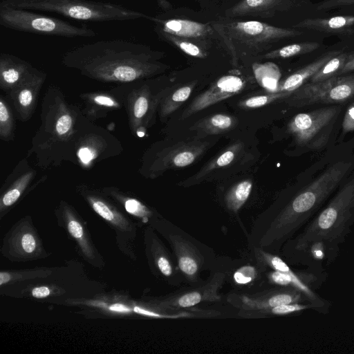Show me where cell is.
I'll list each match as a JSON object with an SVG mask.
<instances>
[{
    "mask_svg": "<svg viewBox=\"0 0 354 354\" xmlns=\"http://www.w3.org/2000/svg\"><path fill=\"white\" fill-rule=\"evenodd\" d=\"M159 53L142 44L122 39L84 44L66 52L62 64L82 75L118 84L148 79L162 72Z\"/></svg>",
    "mask_w": 354,
    "mask_h": 354,
    "instance_id": "obj_1",
    "label": "cell"
},
{
    "mask_svg": "<svg viewBox=\"0 0 354 354\" xmlns=\"http://www.w3.org/2000/svg\"><path fill=\"white\" fill-rule=\"evenodd\" d=\"M40 120L28 156L33 154L41 169L59 167L64 161L74 164L76 143L92 122L81 107L70 103L59 87L51 85L42 99Z\"/></svg>",
    "mask_w": 354,
    "mask_h": 354,
    "instance_id": "obj_2",
    "label": "cell"
},
{
    "mask_svg": "<svg viewBox=\"0 0 354 354\" xmlns=\"http://www.w3.org/2000/svg\"><path fill=\"white\" fill-rule=\"evenodd\" d=\"M353 223L354 177L307 223L295 240V249L303 252L311 245H320L326 252L327 261L331 262Z\"/></svg>",
    "mask_w": 354,
    "mask_h": 354,
    "instance_id": "obj_3",
    "label": "cell"
},
{
    "mask_svg": "<svg viewBox=\"0 0 354 354\" xmlns=\"http://www.w3.org/2000/svg\"><path fill=\"white\" fill-rule=\"evenodd\" d=\"M351 163L337 162L297 192L281 209L272 227L273 240L283 241L314 217L351 170Z\"/></svg>",
    "mask_w": 354,
    "mask_h": 354,
    "instance_id": "obj_4",
    "label": "cell"
},
{
    "mask_svg": "<svg viewBox=\"0 0 354 354\" xmlns=\"http://www.w3.org/2000/svg\"><path fill=\"white\" fill-rule=\"evenodd\" d=\"M10 7L56 13L88 22L123 21L150 17L121 4L92 0H3Z\"/></svg>",
    "mask_w": 354,
    "mask_h": 354,
    "instance_id": "obj_5",
    "label": "cell"
},
{
    "mask_svg": "<svg viewBox=\"0 0 354 354\" xmlns=\"http://www.w3.org/2000/svg\"><path fill=\"white\" fill-rule=\"evenodd\" d=\"M215 32L230 50L236 64L243 55L258 54L273 43L295 37L301 32L273 26L258 21H234L212 23Z\"/></svg>",
    "mask_w": 354,
    "mask_h": 354,
    "instance_id": "obj_6",
    "label": "cell"
},
{
    "mask_svg": "<svg viewBox=\"0 0 354 354\" xmlns=\"http://www.w3.org/2000/svg\"><path fill=\"white\" fill-rule=\"evenodd\" d=\"M145 79L118 84L111 89L124 108L131 134L142 138L156 120L162 97L169 87L154 92Z\"/></svg>",
    "mask_w": 354,
    "mask_h": 354,
    "instance_id": "obj_7",
    "label": "cell"
},
{
    "mask_svg": "<svg viewBox=\"0 0 354 354\" xmlns=\"http://www.w3.org/2000/svg\"><path fill=\"white\" fill-rule=\"evenodd\" d=\"M0 25L31 34L66 38L93 37L95 32L86 25L77 26L61 19L15 8L0 3Z\"/></svg>",
    "mask_w": 354,
    "mask_h": 354,
    "instance_id": "obj_8",
    "label": "cell"
},
{
    "mask_svg": "<svg viewBox=\"0 0 354 354\" xmlns=\"http://www.w3.org/2000/svg\"><path fill=\"white\" fill-rule=\"evenodd\" d=\"M341 110L332 106L298 113L288 123L287 131L298 146L320 149L328 143Z\"/></svg>",
    "mask_w": 354,
    "mask_h": 354,
    "instance_id": "obj_9",
    "label": "cell"
},
{
    "mask_svg": "<svg viewBox=\"0 0 354 354\" xmlns=\"http://www.w3.org/2000/svg\"><path fill=\"white\" fill-rule=\"evenodd\" d=\"M209 147V141L203 138L178 142L161 149L150 158H143L140 173L153 179L167 170L186 167L197 161Z\"/></svg>",
    "mask_w": 354,
    "mask_h": 354,
    "instance_id": "obj_10",
    "label": "cell"
},
{
    "mask_svg": "<svg viewBox=\"0 0 354 354\" xmlns=\"http://www.w3.org/2000/svg\"><path fill=\"white\" fill-rule=\"evenodd\" d=\"M354 97V75L335 76L328 80L306 83L286 98L290 106L317 104H342Z\"/></svg>",
    "mask_w": 354,
    "mask_h": 354,
    "instance_id": "obj_11",
    "label": "cell"
},
{
    "mask_svg": "<svg viewBox=\"0 0 354 354\" xmlns=\"http://www.w3.org/2000/svg\"><path fill=\"white\" fill-rule=\"evenodd\" d=\"M109 131L91 122L76 143L74 164L90 169L104 160L120 155L122 145Z\"/></svg>",
    "mask_w": 354,
    "mask_h": 354,
    "instance_id": "obj_12",
    "label": "cell"
},
{
    "mask_svg": "<svg viewBox=\"0 0 354 354\" xmlns=\"http://www.w3.org/2000/svg\"><path fill=\"white\" fill-rule=\"evenodd\" d=\"M46 77L47 75L44 71L39 70L6 94V97L19 120L27 122L33 115Z\"/></svg>",
    "mask_w": 354,
    "mask_h": 354,
    "instance_id": "obj_13",
    "label": "cell"
},
{
    "mask_svg": "<svg viewBox=\"0 0 354 354\" xmlns=\"http://www.w3.org/2000/svg\"><path fill=\"white\" fill-rule=\"evenodd\" d=\"M245 86V80L237 75H227L220 77L192 100L183 111L181 119H186L213 104L239 93Z\"/></svg>",
    "mask_w": 354,
    "mask_h": 354,
    "instance_id": "obj_14",
    "label": "cell"
},
{
    "mask_svg": "<svg viewBox=\"0 0 354 354\" xmlns=\"http://www.w3.org/2000/svg\"><path fill=\"white\" fill-rule=\"evenodd\" d=\"M37 173V170L30 167L26 158L18 162L1 188V212L14 205L25 192L34 188L32 183Z\"/></svg>",
    "mask_w": 354,
    "mask_h": 354,
    "instance_id": "obj_15",
    "label": "cell"
},
{
    "mask_svg": "<svg viewBox=\"0 0 354 354\" xmlns=\"http://www.w3.org/2000/svg\"><path fill=\"white\" fill-rule=\"evenodd\" d=\"M149 19L155 22V30L157 33H168L197 44L207 39L215 31L212 26L189 19H163L151 17Z\"/></svg>",
    "mask_w": 354,
    "mask_h": 354,
    "instance_id": "obj_16",
    "label": "cell"
},
{
    "mask_svg": "<svg viewBox=\"0 0 354 354\" xmlns=\"http://www.w3.org/2000/svg\"><path fill=\"white\" fill-rule=\"evenodd\" d=\"M39 69L13 54H0V88L6 94Z\"/></svg>",
    "mask_w": 354,
    "mask_h": 354,
    "instance_id": "obj_17",
    "label": "cell"
},
{
    "mask_svg": "<svg viewBox=\"0 0 354 354\" xmlns=\"http://www.w3.org/2000/svg\"><path fill=\"white\" fill-rule=\"evenodd\" d=\"M244 145L234 142L227 146L213 158L204 165L194 175L182 182L183 186L202 183L213 174L227 169L235 164L243 154Z\"/></svg>",
    "mask_w": 354,
    "mask_h": 354,
    "instance_id": "obj_18",
    "label": "cell"
},
{
    "mask_svg": "<svg viewBox=\"0 0 354 354\" xmlns=\"http://www.w3.org/2000/svg\"><path fill=\"white\" fill-rule=\"evenodd\" d=\"M239 305L245 310L260 311L262 313H265L269 309L280 304L296 302L310 303L306 295L301 292L291 287L274 290L257 297L243 296L241 297Z\"/></svg>",
    "mask_w": 354,
    "mask_h": 354,
    "instance_id": "obj_19",
    "label": "cell"
},
{
    "mask_svg": "<svg viewBox=\"0 0 354 354\" xmlns=\"http://www.w3.org/2000/svg\"><path fill=\"white\" fill-rule=\"evenodd\" d=\"M82 111L92 122L105 118L109 113L123 107L119 99L110 91H97L80 95Z\"/></svg>",
    "mask_w": 354,
    "mask_h": 354,
    "instance_id": "obj_20",
    "label": "cell"
},
{
    "mask_svg": "<svg viewBox=\"0 0 354 354\" xmlns=\"http://www.w3.org/2000/svg\"><path fill=\"white\" fill-rule=\"evenodd\" d=\"M339 53L337 50L326 53L314 62L295 71L280 82L274 92H290L299 88L310 80L326 62Z\"/></svg>",
    "mask_w": 354,
    "mask_h": 354,
    "instance_id": "obj_21",
    "label": "cell"
},
{
    "mask_svg": "<svg viewBox=\"0 0 354 354\" xmlns=\"http://www.w3.org/2000/svg\"><path fill=\"white\" fill-rule=\"evenodd\" d=\"M77 191L85 198L93 210L107 221L120 227L127 224L122 215L101 194L86 185L77 186Z\"/></svg>",
    "mask_w": 354,
    "mask_h": 354,
    "instance_id": "obj_22",
    "label": "cell"
},
{
    "mask_svg": "<svg viewBox=\"0 0 354 354\" xmlns=\"http://www.w3.org/2000/svg\"><path fill=\"white\" fill-rule=\"evenodd\" d=\"M220 278L221 277H218L216 282L213 283V281H212L207 287L203 289L186 292L162 301L160 306L163 308L171 309L189 308L198 304L203 301L218 299L219 297L216 295V290L220 283Z\"/></svg>",
    "mask_w": 354,
    "mask_h": 354,
    "instance_id": "obj_23",
    "label": "cell"
},
{
    "mask_svg": "<svg viewBox=\"0 0 354 354\" xmlns=\"http://www.w3.org/2000/svg\"><path fill=\"white\" fill-rule=\"evenodd\" d=\"M238 123L236 118L225 113H216L205 117L196 122L190 130L196 133L198 138L214 136L227 132Z\"/></svg>",
    "mask_w": 354,
    "mask_h": 354,
    "instance_id": "obj_24",
    "label": "cell"
},
{
    "mask_svg": "<svg viewBox=\"0 0 354 354\" xmlns=\"http://www.w3.org/2000/svg\"><path fill=\"white\" fill-rule=\"evenodd\" d=\"M354 16L340 15L330 18L306 19L295 24L294 28L310 29L330 33H345L351 30Z\"/></svg>",
    "mask_w": 354,
    "mask_h": 354,
    "instance_id": "obj_25",
    "label": "cell"
},
{
    "mask_svg": "<svg viewBox=\"0 0 354 354\" xmlns=\"http://www.w3.org/2000/svg\"><path fill=\"white\" fill-rule=\"evenodd\" d=\"M196 82H189L178 86L171 91V88L162 97L159 107L158 113L162 120L167 118L176 111L192 94Z\"/></svg>",
    "mask_w": 354,
    "mask_h": 354,
    "instance_id": "obj_26",
    "label": "cell"
},
{
    "mask_svg": "<svg viewBox=\"0 0 354 354\" xmlns=\"http://www.w3.org/2000/svg\"><path fill=\"white\" fill-rule=\"evenodd\" d=\"M15 119L13 109L3 95L0 96V139L12 141L15 137Z\"/></svg>",
    "mask_w": 354,
    "mask_h": 354,
    "instance_id": "obj_27",
    "label": "cell"
},
{
    "mask_svg": "<svg viewBox=\"0 0 354 354\" xmlns=\"http://www.w3.org/2000/svg\"><path fill=\"white\" fill-rule=\"evenodd\" d=\"M252 188V182L245 179L234 185L225 195V203L228 209L237 212L248 198Z\"/></svg>",
    "mask_w": 354,
    "mask_h": 354,
    "instance_id": "obj_28",
    "label": "cell"
},
{
    "mask_svg": "<svg viewBox=\"0 0 354 354\" xmlns=\"http://www.w3.org/2000/svg\"><path fill=\"white\" fill-rule=\"evenodd\" d=\"M279 0H242L229 10L230 17H238L257 14L271 9Z\"/></svg>",
    "mask_w": 354,
    "mask_h": 354,
    "instance_id": "obj_29",
    "label": "cell"
},
{
    "mask_svg": "<svg viewBox=\"0 0 354 354\" xmlns=\"http://www.w3.org/2000/svg\"><path fill=\"white\" fill-rule=\"evenodd\" d=\"M178 266L185 275L189 278L196 276L198 270L196 257L189 247L183 241H174Z\"/></svg>",
    "mask_w": 354,
    "mask_h": 354,
    "instance_id": "obj_30",
    "label": "cell"
},
{
    "mask_svg": "<svg viewBox=\"0 0 354 354\" xmlns=\"http://www.w3.org/2000/svg\"><path fill=\"white\" fill-rule=\"evenodd\" d=\"M320 46L317 42H301L285 46L270 51L263 55L266 59H284L301 55L317 50Z\"/></svg>",
    "mask_w": 354,
    "mask_h": 354,
    "instance_id": "obj_31",
    "label": "cell"
},
{
    "mask_svg": "<svg viewBox=\"0 0 354 354\" xmlns=\"http://www.w3.org/2000/svg\"><path fill=\"white\" fill-rule=\"evenodd\" d=\"M347 53H338L327 62L310 79V82L315 83L338 76L348 57Z\"/></svg>",
    "mask_w": 354,
    "mask_h": 354,
    "instance_id": "obj_32",
    "label": "cell"
},
{
    "mask_svg": "<svg viewBox=\"0 0 354 354\" xmlns=\"http://www.w3.org/2000/svg\"><path fill=\"white\" fill-rule=\"evenodd\" d=\"M292 92H272L268 94L251 96L240 101L239 106L245 109L260 108L278 100L286 99Z\"/></svg>",
    "mask_w": 354,
    "mask_h": 354,
    "instance_id": "obj_33",
    "label": "cell"
},
{
    "mask_svg": "<svg viewBox=\"0 0 354 354\" xmlns=\"http://www.w3.org/2000/svg\"><path fill=\"white\" fill-rule=\"evenodd\" d=\"M158 34L161 38L169 41L189 56L197 58H205L207 56L205 50L197 43L168 33L160 32Z\"/></svg>",
    "mask_w": 354,
    "mask_h": 354,
    "instance_id": "obj_34",
    "label": "cell"
},
{
    "mask_svg": "<svg viewBox=\"0 0 354 354\" xmlns=\"http://www.w3.org/2000/svg\"><path fill=\"white\" fill-rule=\"evenodd\" d=\"M62 209L67 217V228L69 233L78 241L82 248H84V252H87L88 249L83 226L73 216L71 208L67 206V204L64 203Z\"/></svg>",
    "mask_w": 354,
    "mask_h": 354,
    "instance_id": "obj_35",
    "label": "cell"
},
{
    "mask_svg": "<svg viewBox=\"0 0 354 354\" xmlns=\"http://www.w3.org/2000/svg\"><path fill=\"white\" fill-rule=\"evenodd\" d=\"M309 309H319L321 310L318 306L311 303H291V304H283L276 306L264 313L270 314L273 315H287L295 313L301 312ZM322 311V310H321Z\"/></svg>",
    "mask_w": 354,
    "mask_h": 354,
    "instance_id": "obj_36",
    "label": "cell"
},
{
    "mask_svg": "<svg viewBox=\"0 0 354 354\" xmlns=\"http://www.w3.org/2000/svg\"><path fill=\"white\" fill-rule=\"evenodd\" d=\"M255 277V270L251 266H245L238 270L234 274L237 283L245 284L251 282Z\"/></svg>",
    "mask_w": 354,
    "mask_h": 354,
    "instance_id": "obj_37",
    "label": "cell"
},
{
    "mask_svg": "<svg viewBox=\"0 0 354 354\" xmlns=\"http://www.w3.org/2000/svg\"><path fill=\"white\" fill-rule=\"evenodd\" d=\"M20 245L26 253L31 254L36 250L37 241L32 234L26 233L21 238Z\"/></svg>",
    "mask_w": 354,
    "mask_h": 354,
    "instance_id": "obj_38",
    "label": "cell"
},
{
    "mask_svg": "<svg viewBox=\"0 0 354 354\" xmlns=\"http://www.w3.org/2000/svg\"><path fill=\"white\" fill-rule=\"evenodd\" d=\"M342 129L345 133L354 131V102L350 104L345 113Z\"/></svg>",
    "mask_w": 354,
    "mask_h": 354,
    "instance_id": "obj_39",
    "label": "cell"
},
{
    "mask_svg": "<svg viewBox=\"0 0 354 354\" xmlns=\"http://www.w3.org/2000/svg\"><path fill=\"white\" fill-rule=\"evenodd\" d=\"M352 4H354V0H326L317 6V10H324Z\"/></svg>",
    "mask_w": 354,
    "mask_h": 354,
    "instance_id": "obj_40",
    "label": "cell"
},
{
    "mask_svg": "<svg viewBox=\"0 0 354 354\" xmlns=\"http://www.w3.org/2000/svg\"><path fill=\"white\" fill-rule=\"evenodd\" d=\"M157 266L161 273L166 276L170 277L173 272L171 264L169 259L165 255L159 256L156 259Z\"/></svg>",
    "mask_w": 354,
    "mask_h": 354,
    "instance_id": "obj_41",
    "label": "cell"
},
{
    "mask_svg": "<svg viewBox=\"0 0 354 354\" xmlns=\"http://www.w3.org/2000/svg\"><path fill=\"white\" fill-rule=\"evenodd\" d=\"M50 294V290L46 286L36 287L32 290V295L37 299L48 297Z\"/></svg>",
    "mask_w": 354,
    "mask_h": 354,
    "instance_id": "obj_42",
    "label": "cell"
},
{
    "mask_svg": "<svg viewBox=\"0 0 354 354\" xmlns=\"http://www.w3.org/2000/svg\"><path fill=\"white\" fill-rule=\"evenodd\" d=\"M354 71V53L348 55L346 63L340 72V75Z\"/></svg>",
    "mask_w": 354,
    "mask_h": 354,
    "instance_id": "obj_43",
    "label": "cell"
},
{
    "mask_svg": "<svg viewBox=\"0 0 354 354\" xmlns=\"http://www.w3.org/2000/svg\"><path fill=\"white\" fill-rule=\"evenodd\" d=\"M110 309L113 311L120 313H127L130 311L129 308L120 304H114L110 307Z\"/></svg>",
    "mask_w": 354,
    "mask_h": 354,
    "instance_id": "obj_44",
    "label": "cell"
}]
</instances>
